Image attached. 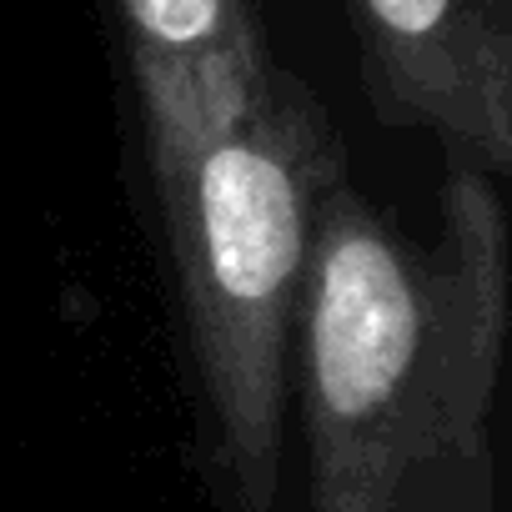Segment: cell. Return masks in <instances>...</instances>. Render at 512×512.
Masks as SVG:
<instances>
[{
	"instance_id": "3957f363",
	"label": "cell",
	"mask_w": 512,
	"mask_h": 512,
	"mask_svg": "<svg viewBox=\"0 0 512 512\" xmlns=\"http://www.w3.org/2000/svg\"><path fill=\"white\" fill-rule=\"evenodd\" d=\"M372 116L512 171V0H342Z\"/></svg>"
},
{
	"instance_id": "277c9868",
	"label": "cell",
	"mask_w": 512,
	"mask_h": 512,
	"mask_svg": "<svg viewBox=\"0 0 512 512\" xmlns=\"http://www.w3.org/2000/svg\"><path fill=\"white\" fill-rule=\"evenodd\" d=\"M141 121L191 106L216 86L251 81L277 56L251 0H116Z\"/></svg>"
},
{
	"instance_id": "6da1fadb",
	"label": "cell",
	"mask_w": 512,
	"mask_h": 512,
	"mask_svg": "<svg viewBox=\"0 0 512 512\" xmlns=\"http://www.w3.org/2000/svg\"><path fill=\"white\" fill-rule=\"evenodd\" d=\"M512 327L497 176L447 161L412 236L342 176L317 216L292 337L312 512H492V407Z\"/></svg>"
},
{
	"instance_id": "7a4b0ae2",
	"label": "cell",
	"mask_w": 512,
	"mask_h": 512,
	"mask_svg": "<svg viewBox=\"0 0 512 512\" xmlns=\"http://www.w3.org/2000/svg\"><path fill=\"white\" fill-rule=\"evenodd\" d=\"M141 131L221 482L241 512H272L307 256L347 146L322 96L282 61Z\"/></svg>"
}]
</instances>
